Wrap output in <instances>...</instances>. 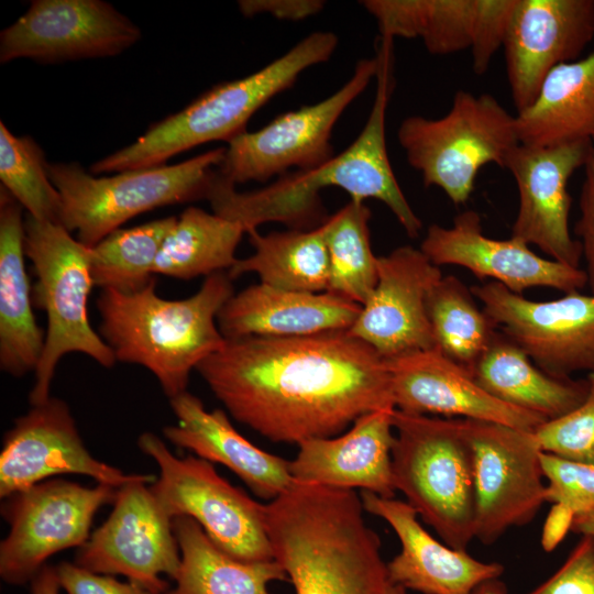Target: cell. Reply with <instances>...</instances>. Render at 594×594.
<instances>
[{
    "mask_svg": "<svg viewBox=\"0 0 594 594\" xmlns=\"http://www.w3.org/2000/svg\"><path fill=\"white\" fill-rule=\"evenodd\" d=\"M31 594H58L61 585L56 569L45 564L31 580Z\"/></svg>",
    "mask_w": 594,
    "mask_h": 594,
    "instance_id": "cell-45",
    "label": "cell"
},
{
    "mask_svg": "<svg viewBox=\"0 0 594 594\" xmlns=\"http://www.w3.org/2000/svg\"><path fill=\"white\" fill-rule=\"evenodd\" d=\"M339 43L331 31H316L262 69L221 82L183 110L152 124L134 143L97 161L91 174L120 173L165 165L170 157L213 141L229 142L245 132L251 117L299 75L327 62Z\"/></svg>",
    "mask_w": 594,
    "mask_h": 594,
    "instance_id": "cell-5",
    "label": "cell"
},
{
    "mask_svg": "<svg viewBox=\"0 0 594 594\" xmlns=\"http://www.w3.org/2000/svg\"><path fill=\"white\" fill-rule=\"evenodd\" d=\"M378 59L362 58L351 78L328 98L285 112L254 132L230 140L218 173L232 184L267 182L292 168L307 170L336 154L332 130L344 110L376 77Z\"/></svg>",
    "mask_w": 594,
    "mask_h": 594,
    "instance_id": "cell-12",
    "label": "cell"
},
{
    "mask_svg": "<svg viewBox=\"0 0 594 594\" xmlns=\"http://www.w3.org/2000/svg\"><path fill=\"white\" fill-rule=\"evenodd\" d=\"M591 139H592V142H593V145H594V134L592 135V138H591Z\"/></svg>",
    "mask_w": 594,
    "mask_h": 594,
    "instance_id": "cell-49",
    "label": "cell"
},
{
    "mask_svg": "<svg viewBox=\"0 0 594 594\" xmlns=\"http://www.w3.org/2000/svg\"><path fill=\"white\" fill-rule=\"evenodd\" d=\"M141 38L128 16L102 0H33L0 33V62L41 63L116 56Z\"/></svg>",
    "mask_w": 594,
    "mask_h": 594,
    "instance_id": "cell-16",
    "label": "cell"
},
{
    "mask_svg": "<svg viewBox=\"0 0 594 594\" xmlns=\"http://www.w3.org/2000/svg\"><path fill=\"white\" fill-rule=\"evenodd\" d=\"M232 280L215 273L194 295L175 300L156 293L155 279L133 293L101 290L98 332L116 361L147 369L169 399L186 392L190 373L226 343L217 317L234 294Z\"/></svg>",
    "mask_w": 594,
    "mask_h": 594,
    "instance_id": "cell-4",
    "label": "cell"
},
{
    "mask_svg": "<svg viewBox=\"0 0 594 594\" xmlns=\"http://www.w3.org/2000/svg\"><path fill=\"white\" fill-rule=\"evenodd\" d=\"M588 394L582 405L535 431L542 452L568 460L594 464V372L588 373Z\"/></svg>",
    "mask_w": 594,
    "mask_h": 594,
    "instance_id": "cell-38",
    "label": "cell"
},
{
    "mask_svg": "<svg viewBox=\"0 0 594 594\" xmlns=\"http://www.w3.org/2000/svg\"><path fill=\"white\" fill-rule=\"evenodd\" d=\"M393 479L418 516L451 548L474 537L473 454L461 418L393 413Z\"/></svg>",
    "mask_w": 594,
    "mask_h": 594,
    "instance_id": "cell-6",
    "label": "cell"
},
{
    "mask_svg": "<svg viewBox=\"0 0 594 594\" xmlns=\"http://www.w3.org/2000/svg\"><path fill=\"white\" fill-rule=\"evenodd\" d=\"M180 550L176 585L165 594H270L267 583L288 581L276 561L242 562L223 552L193 518L173 519Z\"/></svg>",
    "mask_w": 594,
    "mask_h": 594,
    "instance_id": "cell-31",
    "label": "cell"
},
{
    "mask_svg": "<svg viewBox=\"0 0 594 594\" xmlns=\"http://www.w3.org/2000/svg\"><path fill=\"white\" fill-rule=\"evenodd\" d=\"M397 139L425 186L439 187L454 205L470 199L482 167L505 168L519 144L516 116L494 96L466 90L454 94L443 117L405 118Z\"/></svg>",
    "mask_w": 594,
    "mask_h": 594,
    "instance_id": "cell-9",
    "label": "cell"
},
{
    "mask_svg": "<svg viewBox=\"0 0 594 594\" xmlns=\"http://www.w3.org/2000/svg\"><path fill=\"white\" fill-rule=\"evenodd\" d=\"M540 462L546 480V502L573 516L594 509V464L542 452Z\"/></svg>",
    "mask_w": 594,
    "mask_h": 594,
    "instance_id": "cell-39",
    "label": "cell"
},
{
    "mask_svg": "<svg viewBox=\"0 0 594 594\" xmlns=\"http://www.w3.org/2000/svg\"><path fill=\"white\" fill-rule=\"evenodd\" d=\"M57 579L67 594H153L136 583L119 582L110 575L91 572L76 563L62 562Z\"/></svg>",
    "mask_w": 594,
    "mask_h": 594,
    "instance_id": "cell-41",
    "label": "cell"
},
{
    "mask_svg": "<svg viewBox=\"0 0 594 594\" xmlns=\"http://www.w3.org/2000/svg\"><path fill=\"white\" fill-rule=\"evenodd\" d=\"M0 179L29 216L58 223L61 197L48 177L44 152L31 136L12 134L3 121H0Z\"/></svg>",
    "mask_w": 594,
    "mask_h": 594,
    "instance_id": "cell-37",
    "label": "cell"
},
{
    "mask_svg": "<svg viewBox=\"0 0 594 594\" xmlns=\"http://www.w3.org/2000/svg\"><path fill=\"white\" fill-rule=\"evenodd\" d=\"M573 516L554 505L543 529L542 544L550 550L556 547L558 541L571 528Z\"/></svg>",
    "mask_w": 594,
    "mask_h": 594,
    "instance_id": "cell-44",
    "label": "cell"
},
{
    "mask_svg": "<svg viewBox=\"0 0 594 594\" xmlns=\"http://www.w3.org/2000/svg\"><path fill=\"white\" fill-rule=\"evenodd\" d=\"M498 330L546 374L594 372V294L532 301L496 282L471 288Z\"/></svg>",
    "mask_w": 594,
    "mask_h": 594,
    "instance_id": "cell-15",
    "label": "cell"
},
{
    "mask_svg": "<svg viewBox=\"0 0 594 594\" xmlns=\"http://www.w3.org/2000/svg\"><path fill=\"white\" fill-rule=\"evenodd\" d=\"M362 306L328 292L305 293L263 283L233 294L217 317L226 340L307 337L349 330Z\"/></svg>",
    "mask_w": 594,
    "mask_h": 594,
    "instance_id": "cell-26",
    "label": "cell"
},
{
    "mask_svg": "<svg viewBox=\"0 0 594 594\" xmlns=\"http://www.w3.org/2000/svg\"><path fill=\"white\" fill-rule=\"evenodd\" d=\"M246 230L235 221L197 207L186 208L166 235L154 274L193 279L229 271Z\"/></svg>",
    "mask_w": 594,
    "mask_h": 594,
    "instance_id": "cell-33",
    "label": "cell"
},
{
    "mask_svg": "<svg viewBox=\"0 0 594 594\" xmlns=\"http://www.w3.org/2000/svg\"><path fill=\"white\" fill-rule=\"evenodd\" d=\"M472 375L498 400L546 420L574 410L588 394L586 378H557L546 374L502 332L496 333Z\"/></svg>",
    "mask_w": 594,
    "mask_h": 594,
    "instance_id": "cell-29",
    "label": "cell"
},
{
    "mask_svg": "<svg viewBox=\"0 0 594 594\" xmlns=\"http://www.w3.org/2000/svg\"><path fill=\"white\" fill-rule=\"evenodd\" d=\"M136 442L158 466L160 475L150 488L172 519H195L213 543L239 561L274 560L265 530V504L230 484L211 462L176 457L153 432H143Z\"/></svg>",
    "mask_w": 594,
    "mask_h": 594,
    "instance_id": "cell-10",
    "label": "cell"
},
{
    "mask_svg": "<svg viewBox=\"0 0 594 594\" xmlns=\"http://www.w3.org/2000/svg\"><path fill=\"white\" fill-rule=\"evenodd\" d=\"M177 424L163 428L164 437L211 463L227 466L258 497L272 501L287 491L294 479L289 461L254 446L231 425L221 409L207 410L188 391L169 398Z\"/></svg>",
    "mask_w": 594,
    "mask_h": 594,
    "instance_id": "cell-27",
    "label": "cell"
},
{
    "mask_svg": "<svg viewBox=\"0 0 594 594\" xmlns=\"http://www.w3.org/2000/svg\"><path fill=\"white\" fill-rule=\"evenodd\" d=\"M443 277L420 250L403 245L377 256V283L348 330L383 359L436 349L427 297Z\"/></svg>",
    "mask_w": 594,
    "mask_h": 594,
    "instance_id": "cell-21",
    "label": "cell"
},
{
    "mask_svg": "<svg viewBox=\"0 0 594 594\" xmlns=\"http://www.w3.org/2000/svg\"><path fill=\"white\" fill-rule=\"evenodd\" d=\"M461 421L473 454L474 537L490 546L509 528L529 524L546 502L541 449L534 431Z\"/></svg>",
    "mask_w": 594,
    "mask_h": 594,
    "instance_id": "cell-13",
    "label": "cell"
},
{
    "mask_svg": "<svg viewBox=\"0 0 594 594\" xmlns=\"http://www.w3.org/2000/svg\"><path fill=\"white\" fill-rule=\"evenodd\" d=\"M593 146L592 139L534 147L518 144L505 168L518 191V210L512 238L534 244L551 260L579 268L582 246L571 237V196L568 183L583 167Z\"/></svg>",
    "mask_w": 594,
    "mask_h": 594,
    "instance_id": "cell-18",
    "label": "cell"
},
{
    "mask_svg": "<svg viewBox=\"0 0 594 594\" xmlns=\"http://www.w3.org/2000/svg\"><path fill=\"white\" fill-rule=\"evenodd\" d=\"M420 250L437 266H462L479 279L491 278L515 294L535 287L569 294L587 286L586 273L580 267L543 258L512 237L496 240L485 235L474 210L459 213L451 227L431 224Z\"/></svg>",
    "mask_w": 594,
    "mask_h": 594,
    "instance_id": "cell-22",
    "label": "cell"
},
{
    "mask_svg": "<svg viewBox=\"0 0 594 594\" xmlns=\"http://www.w3.org/2000/svg\"><path fill=\"white\" fill-rule=\"evenodd\" d=\"M117 492L107 484L86 487L53 479L1 498V516L10 526L0 543L1 579L25 584L53 554L80 548L90 537L95 515L113 504Z\"/></svg>",
    "mask_w": 594,
    "mask_h": 594,
    "instance_id": "cell-11",
    "label": "cell"
},
{
    "mask_svg": "<svg viewBox=\"0 0 594 594\" xmlns=\"http://www.w3.org/2000/svg\"><path fill=\"white\" fill-rule=\"evenodd\" d=\"M580 536L564 563L527 594H594V535Z\"/></svg>",
    "mask_w": 594,
    "mask_h": 594,
    "instance_id": "cell-40",
    "label": "cell"
},
{
    "mask_svg": "<svg viewBox=\"0 0 594 594\" xmlns=\"http://www.w3.org/2000/svg\"><path fill=\"white\" fill-rule=\"evenodd\" d=\"M177 217L153 220L129 229H117L90 248V272L95 287L133 293L154 278L162 244Z\"/></svg>",
    "mask_w": 594,
    "mask_h": 594,
    "instance_id": "cell-36",
    "label": "cell"
},
{
    "mask_svg": "<svg viewBox=\"0 0 594 594\" xmlns=\"http://www.w3.org/2000/svg\"><path fill=\"white\" fill-rule=\"evenodd\" d=\"M224 152L226 147H217L179 164L99 178L76 162H47L48 177L61 197L58 223L91 248L140 213L206 199Z\"/></svg>",
    "mask_w": 594,
    "mask_h": 594,
    "instance_id": "cell-7",
    "label": "cell"
},
{
    "mask_svg": "<svg viewBox=\"0 0 594 594\" xmlns=\"http://www.w3.org/2000/svg\"><path fill=\"white\" fill-rule=\"evenodd\" d=\"M364 510L385 520L397 535L400 551L387 563L391 584L422 594H473L498 579L504 566L484 562L432 537L407 503L362 491Z\"/></svg>",
    "mask_w": 594,
    "mask_h": 594,
    "instance_id": "cell-24",
    "label": "cell"
},
{
    "mask_svg": "<svg viewBox=\"0 0 594 594\" xmlns=\"http://www.w3.org/2000/svg\"><path fill=\"white\" fill-rule=\"evenodd\" d=\"M473 594H508V590L506 584L498 578L482 583Z\"/></svg>",
    "mask_w": 594,
    "mask_h": 594,
    "instance_id": "cell-47",
    "label": "cell"
},
{
    "mask_svg": "<svg viewBox=\"0 0 594 594\" xmlns=\"http://www.w3.org/2000/svg\"><path fill=\"white\" fill-rule=\"evenodd\" d=\"M156 476L118 488L107 520L77 550L75 563L99 574H121L153 594H165L180 568V550L173 519L150 488Z\"/></svg>",
    "mask_w": 594,
    "mask_h": 594,
    "instance_id": "cell-14",
    "label": "cell"
},
{
    "mask_svg": "<svg viewBox=\"0 0 594 594\" xmlns=\"http://www.w3.org/2000/svg\"><path fill=\"white\" fill-rule=\"evenodd\" d=\"M519 143L543 147L594 134V51L553 68L530 107L516 114Z\"/></svg>",
    "mask_w": 594,
    "mask_h": 594,
    "instance_id": "cell-30",
    "label": "cell"
},
{
    "mask_svg": "<svg viewBox=\"0 0 594 594\" xmlns=\"http://www.w3.org/2000/svg\"><path fill=\"white\" fill-rule=\"evenodd\" d=\"M570 530L578 535H594V509L576 515L572 520Z\"/></svg>",
    "mask_w": 594,
    "mask_h": 594,
    "instance_id": "cell-46",
    "label": "cell"
},
{
    "mask_svg": "<svg viewBox=\"0 0 594 594\" xmlns=\"http://www.w3.org/2000/svg\"><path fill=\"white\" fill-rule=\"evenodd\" d=\"M371 210L364 201L350 200L322 223L329 256L327 292L361 306L377 283V256L371 246Z\"/></svg>",
    "mask_w": 594,
    "mask_h": 594,
    "instance_id": "cell-35",
    "label": "cell"
},
{
    "mask_svg": "<svg viewBox=\"0 0 594 594\" xmlns=\"http://www.w3.org/2000/svg\"><path fill=\"white\" fill-rule=\"evenodd\" d=\"M395 408L416 415H442L535 431L543 417L508 405L487 393L472 373L437 349L386 360Z\"/></svg>",
    "mask_w": 594,
    "mask_h": 594,
    "instance_id": "cell-23",
    "label": "cell"
},
{
    "mask_svg": "<svg viewBox=\"0 0 594 594\" xmlns=\"http://www.w3.org/2000/svg\"><path fill=\"white\" fill-rule=\"evenodd\" d=\"M254 253L238 258L228 271L234 279L246 273L261 283L286 290L324 293L329 285V256L321 224L310 230L260 234L248 232Z\"/></svg>",
    "mask_w": 594,
    "mask_h": 594,
    "instance_id": "cell-32",
    "label": "cell"
},
{
    "mask_svg": "<svg viewBox=\"0 0 594 594\" xmlns=\"http://www.w3.org/2000/svg\"><path fill=\"white\" fill-rule=\"evenodd\" d=\"M25 255L36 275L34 305L45 311L47 328L31 406L51 397V384L61 359L72 352L86 354L106 369L116 358L88 319V297L95 287L90 272V246L75 239L62 224L26 216Z\"/></svg>",
    "mask_w": 594,
    "mask_h": 594,
    "instance_id": "cell-8",
    "label": "cell"
},
{
    "mask_svg": "<svg viewBox=\"0 0 594 594\" xmlns=\"http://www.w3.org/2000/svg\"><path fill=\"white\" fill-rule=\"evenodd\" d=\"M62 474H79L121 487L146 474H127L86 448L66 402L51 396L31 406L4 433L0 453V497Z\"/></svg>",
    "mask_w": 594,
    "mask_h": 594,
    "instance_id": "cell-17",
    "label": "cell"
},
{
    "mask_svg": "<svg viewBox=\"0 0 594 594\" xmlns=\"http://www.w3.org/2000/svg\"><path fill=\"white\" fill-rule=\"evenodd\" d=\"M23 207L0 190V369L14 377L36 370L45 331L33 312V288L25 267Z\"/></svg>",
    "mask_w": 594,
    "mask_h": 594,
    "instance_id": "cell-28",
    "label": "cell"
},
{
    "mask_svg": "<svg viewBox=\"0 0 594 594\" xmlns=\"http://www.w3.org/2000/svg\"><path fill=\"white\" fill-rule=\"evenodd\" d=\"M394 410L370 411L340 436L298 443V452L289 461L294 481L394 497Z\"/></svg>",
    "mask_w": 594,
    "mask_h": 594,
    "instance_id": "cell-25",
    "label": "cell"
},
{
    "mask_svg": "<svg viewBox=\"0 0 594 594\" xmlns=\"http://www.w3.org/2000/svg\"><path fill=\"white\" fill-rule=\"evenodd\" d=\"M385 594H406V588L400 585L391 584Z\"/></svg>",
    "mask_w": 594,
    "mask_h": 594,
    "instance_id": "cell-48",
    "label": "cell"
},
{
    "mask_svg": "<svg viewBox=\"0 0 594 594\" xmlns=\"http://www.w3.org/2000/svg\"><path fill=\"white\" fill-rule=\"evenodd\" d=\"M354 490L294 482L265 504L274 560L296 594H385L381 541Z\"/></svg>",
    "mask_w": 594,
    "mask_h": 594,
    "instance_id": "cell-3",
    "label": "cell"
},
{
    "mask_svg": "<svg viewBox=\"0 0 594 594\" xmlns=\"http://www.w3.org/2000/svg\"><path fill=\"white\" fill-rule=\"evenodd\" d=\"M383 37L420 38L430 54L469 50L473 72L486 73L503 47L516 0H364Z\"/></svg>",
    "mask_w": 594,
    "mask_h": 594,
    "instance_id": "cell-19",
    "label": "cell"
},
{
    "mask_svg": "<svg viewBox=\"0 0 594 594\" xmlns=\"http://www.w3.org/2000/svg\"><path fill=\"white\" fill-rule=\"evenodd\" d=\"M245 16L270 14L279 20L301 21L322 11L321 0H241L238 2Z\"/></svg>",
    "mask_w": 594,
    "mask_h": 594,
    "instance_id": "cell-43",
    "label": "cell"
},
{
    "mask_svg": "<svg viewBox=\"0 0 594 594\" xmlns=\"http://www.w3.org/2000/svg\"><path fill=\"white\" fill-rule=\"evenodd\" d=\"M584 182L580 194V217L575 223V234L580 238L582 257L585 260L587 286L594 294V145L583 166Z\"/></svg>",
    "mask_w": 594,
    "mask_h": 594,
    "instance_id": "cell-42",
    "label": "cell"
},
{
    "mask_svg": "<svg viewBox=\"0 0 594 594\" xmlns=\"http://www.w3.org/2000/svg\"><path fill=\"white\" fill-rule=\"evenodd\" d=\"M593 38L594 0H516L503 47L517 113L553 68L576 61Z\"/></svg>",
    "mask_w": 594,
    "mask_h": 594,
    "instance_id": "cell-20",
    "label": "cell"
},
{
    "mask_svg": "<svg viewBox=\"0 0 594 594\" xmlns=\"http://www.w3.org/2000/svg\"><path fill=\"white\" fill-rule=\"evenodd\" d=\"M427 314L436 349L470 373L498 332L458 277L443 276L427 297Z\"/></svg>",
    "mask_w": 594,
    "mask_h": 594,
    "instance_id": "cell-34",
    "label": "cell"
},
{
    "mask_svg": "<svg viewBox=\"0 0 594 594\" xmlns=\"http://www.w3.org/2000/svg\"><path fill=\"white\" fill-rule=\"evenodd\" d=\"M196 371L237 421L275 442L334 437L395 409L386 360L348 330L226 340Z\"/></svg>",
    "mask_w": 594,
    "mask_h": 594,
    "instance_id": "cell-1",
    "label": "cell"
},
{
    "mask_svg": "<svg viewBox=\"0 0 594 594\" xmlns=\"http://www.w3.org/2000/svg\"><path fill=\"white\" fill-rule=\"evenodd\" d=\"M394 40L380 36L376 94L367 120L343 152L307 170L287 173L266 187L240 193L216 169L206 196L215 213L240 223L246 233L275 221L293 230L319 227L323 216L320 191L338 187L351 200L372 198L393 212L410 238H417L422 222L406 199L392 168L386 146V112L395 87Z\"/></svg>",
    "mask_w": 594,
    "mask_h": 594,
    "instance_id": "cell-2",
    "label": "cell"
}]
</instances>
